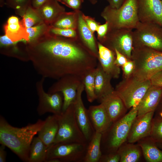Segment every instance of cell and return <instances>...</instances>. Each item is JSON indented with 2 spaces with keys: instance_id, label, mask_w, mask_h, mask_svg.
I'll return each instance as SVG.
<instances>
[{
  "instance_id": "cell-1",
  "label": "cell",
  "mask_w": 162,
  "mask_h": 162,
  "mask_svg": "<svg viewBox=\"0 0 162 162\" xmlns=\"http://www.w3.org/2000/svg\"><path fill=\"white\" fill-rule=\"evenodd\" d=\"M29 61L38 74L44 78L58 80L69 75L83 78L96 68L97 57L78 36L68 38L48 33L25 44Z\"/></svg>"
},
{
  "instance_id": "cell-2",
  "label": "cell",
  "mask_w": 162,
  "mask_h": 162,
  "mask_svg": "<svg viewBox=\"0 0 162 162\" xmlns=\"http://www.w3.org/2000/svg\"><path fill=\"white\" fill-rule=\"evenodd\" d=\"M44 123L38 119L22 128L13 126L0 116V143L9 148L22 160L28 162L30 146Z\"/></svg>"
},
{
  "instance_id": "cell-3",
  "label": "cell",
  "mask_w": 162,
  "mask_h": 162,
  "mask_svg": "<svg viewBox=\"0 0 162 162\" xmlns=\"http://www.w3.org/2000/svg\"><path fill=\"white\" fill-rule=\"evenodd\" d=\"M137 112V106L132 107L128 113L113 123L102 134L100 145L102 154L117 152L119 147L127 141Z\"/></svg>"
},
{
  "instance_id": "cell-4",
  "label": "cell",
  "mask_w": 162,
  "mask_h": 162,
  "mask_svg": "<svg viewBox=\"0 0 162 162\" xmlns=\"http://www.w3.org/2000/svg\"><path fill=\"white\" fill-rule=\"evenodd\" d=\"M131 59L135 64L132 75L139 80H150L162 70V51L146 47H134Z\"/></svg>"
},
{
  "instance_id": "cell-5",
  "label": "cell",
  "mask_w": 162,
  "mask_h": 162,
  "mask_svg": "<svg viewBox=\"0 0 162 162\" xmlns=\"http://www.w3.org/2000/svg\"><path fill=\"white\" fill-rule=\"evenodd\" d=\"M101 16L108 23V29H134L140 22L136 0H125L118 8L106 6Z\"/></svg>"
},
{
  "instance_id": "cell-6",
  "label": "cell",
  "mask_w": 162,
  "mask_h": 162,
  "mask_svg": "<svg viewBox=\"0 0 162 162\" xmlns=\"http://www.w3.org/2000/svg\"><path fill=\"white\" fill-rule=\"evenodd\" d=\"M73 103L64 112L56 115L58 123V129L53 144L64 142L88 143L76 120Z\"/></svg>"
},
{
  "instance_id": "cell-7",
  "label": "cell",
  "mask_w": 162,
  "mask_h": 162,
  "mask_svg": "<svg viewBox=\"0 0 162 162\" xmlns=\"http://www.w3.org/2000/svg\"><path fill=\"white\" fill-rule=\"evenodd\" d=\"M151 85L150 80L141 81L132 75L123 78L114 90L128 109L138 106Z\"/></svg>"
},
{
  "instance_id": "cell-8",
  "label": "cell",
  "mask_w": 162,
  "mask_h": 162,
  "mask_svg": "<svg viewBox=\"0 0 162 162\" xmlns=\"http://www.w3.org/2000/svg\"><path fill=\"white\" fill-rule=\"evenodd\" d=\"M88 143L52 144L48 148L45 162H83Z\"/></svg>"
},
{
  "instance_id": "cell-9",
  "label": "cell",
  "mask_w": 162,
  "mask_h": 162,
  "mask_svg": "<svg viewBox=\"0 0 162 162\" xmlns=\"http://www.w3.org/2000/svg\"><path fill=\"white\" fill-rule=\"evenodd\" d=\"M133 31L134 47H146L162 51V27L139 22Z\"/></svg>"
},
{
  "instance_id": "cell-10",
  "label": "cell",
  "mask_w": 162,
  "mask_h": 162,
  "mask_svg": "<svg viewBox=\"0 0 162 162\" xmlns=\"http://www.w3.org/2000/svg\"><path fill=\"white\" fill-rule=\"evenodd\" d=\"M101 44L114 52L117 50L128 59L131 60L134 48L132 29H108L105 39Z\"/></svg>"
},
{
  "instance_id": "cell-11",
  "label": "cell",
  "mask_w": 162,
  "mask_h": 162,
  "mask_svg": "<svg viewBox=\"0 0 162 162\" xmlns=\"http://www.w3.org/2000/svg\"><path fill=\"white\" fill-rule=\"evenodd\" d=\"M45 78L42 77L36 83V88L38 98L37 112L39 116L47 112L55 115L61 114L62 112L63 97L60 92L52 94L46 93L44 88Z\"/></svg>"
},
{
  "instance_id": "cell-12",
  "label": "cell",
  "mask_w": 162,
  "mask_h": 162,
  "mask_svg": "<svg viewBox=\"0 0 162 162\" xmlns=\"http://www.w3.org/2000/svg\"><path fill=\"white\" fill-rule=\"evenodd\" d=\"M83 78L72 75L63 76L58 80L48 89L47 93L60 92L63 94L62 112H64L76 99L78 89L82 82Z\"/></svg>"
},
{
  "instance_id": "cell-13",
  "label": "cell",
  "mask_w": 162,
  "mask_h": 162,
  "mask_svg": "<svg viewBox=\"0 0 162 162\" xmlns=\"http://www.w3.org/2000/svg\"><path fill=\"white\" fill-rule=\"evenodd\" d=\"M140 22L162 27V2L160 0H136Z\"/></svg>"
},
{
  "instance_id": "cell-14",
  "label": "cell",
  "mask_w": 162,
  "mask_h": 162,
  "mask_svg": "<svg viewBox=\"0 0 162 162\" xmlns=\"http://www.w3.org/2000/svg\"><path fill=\"white\" fill-rule=\"evenodd\" d=\"M84 90L82 82L78 89L76 98L73 103L77 122L88 143L95 132L90 122L88 110L85 108L82 99V94Z\"/></svg>"
},
{
  "instance_id": "cell-15",
  "label": "cell",
  "mask_w": 162,
  "mask_h": 162,
  "mask_svg": "<svg viewBox=\"0 0 162 162\" xmlns=\"http://www.w3.org/2000/svg\"><path fill=\"white\" fill-rule=\"evenodd\" d=\"M154 113V111H151L141 116H137L131 127L128 142L134 143L150 136Z\"/></svg>"
},
{
  "instance_id": "cell-16",
  "label": "cell",
  "mask_w": 162,
  "mask_h": 162,
  "mask_svg": "<svg viewBox=\"0 0 162 162\" xmlns=\"http://www.w3.org/2000/svg\"><path fill=\"white\" fill-rule=\"evenodd\" d=\"M98 59L104 71L112 78L118 79L121 73L120 67L115 64V52L109 49L98 41Z\"/></svg>"
},
{
  "instance_id": "cell-17",
  "label": "cell",
  "mask_w": 162,
  "mask_h": 162,
  "mask_svg": "<svg viewBox=\"0 0 162 162\" xmlns=\"http://www.w3.org/2000/svg\"><path fill=\"white\" fill-rule=\"evenodd\" d=\"M99 102L104 106L112 123L124 116L128 109L115 90L103 98Z\"/></svg>"
},
{
  "instance_id": "cell-18",
  "label": "cell",
  "mask_w": 162,
  "mask_h": 162,
  "mask_svg": "<svg viewBox=\"0 0 162 162\" xmlns=\"http://www.w3.org/2000/svg\"><path fill=\"white\" fill-rule=\"evenodd\" d=\"M162 98V87L151 85L139 103L138 116L155 111Z\"/></svg>"
},
{
  "instance_id": "cell-19",
  "label": "cell",
  "mask_w": 162,
  "mask_h": 162,
  "mask_svg": "<svg viewBox=\"0 0 162 162\" xmlns=\"http://www.w3.org/2000/svg\"><path fill=\"white\" fill-rule=\"evenodd\" d=\"M88 112L95 132L103 134L113 123L101 104L98 105L90 106L88 110Z\"/></svg>"
},
{
  "instance_id": "cell-20",
  "label": "cell",
  "mask_w": 162,
  "mask_h": 162,
  "mask_svg": "<svg viewBox=\"0 0 162 162\" xmlns=\"http://www.w3.org/2000/svg\"><path fill=\"white\" fill-rule=\"evenodd\" d=\"M112 79L104 71L98 62L95 76V93L96 100L99 102L103 98L114 91L111 83Z\"/></svg>"
},
{
  "instance_id": "cell-21",
  "label": "cell",
  "mask_w": 162,
  "mask_h": 162,
  "mask_svg": "<svg viewBox=\"0 0 162 162\" xmlns=\"http://www.w3.org/2000/svg\"><path fill=\"white\" fill-rule=\"evenodd\" d=\"M82 13L80 10L78 14L77 29L78 37L85 46L98 58V41L83 19Z\"/></svg>"
},
{
  "instance_id": "cell-22",
  "label": "cell",
  "mask_w": 162,
  "mask_h": 162,
  "mask_svg": "<svg viewBox=\"0 0 162 162\" xmlns=\"http://www.w3.org/2000/svg\"><path fill=\"white\" fill-rule=\"evenodd\" d=\"M36 10L44 22L50 26L65 11L57 0H50Z\"/></svg>"
},
{
  "instance_id": "cell-23",
  "label": "cell",
  "mask_w": 162,
  "mask_h": 162,
  "mask_svg": "<svg viewBox=\"0 0 162 162\" xmlns=\"http://www.w3.org/2000/svg\"><path fill=\"white\" fill-rule=\"evenodd\" d=\"M58 129V123L56 116L53 114L48 116L38 133V136L49 147L52 144Z\"/></svg>"
},
{
  "instance_id": "cell-24",
  "label": "cell",
  "mask_w": 162,
  "mask_h": 162,
  "mask_svg": "<svg viewBox=\"0 0 162 162\" xmlns=\"http://www.w3.org/2000/svg\"><path fill=\"white\" fill-rule=\"evenodd\" d=\"M140 147L144 157L148 162H162V150L156 142L149 136L137 142Z\"/></svg>"
},
{
  "instance_id": "cell-25",
  "label": "cell",
  "mask_w": 162,
  "mask_h": 162,
  "mask_svg": "<svg viewBox=\"0 0 162 162\" xmlns=\"http://www.w3.org/2000/svg\"><path fill=\"white\" fill-rule=\"evenodd\" d=\"M4 29L5 34L12 40L16 41L24 39L27 41L28 35L26 28L16 16L9 17L4 25Z\"/></svg>"
},
{
  "instance_id": "cell-26",
  "label": "cell",
  "mask_w": 162,
  "mask_h": 162,
  "mask_svg": "<svg viewBox=\"0 0 162 162\" xmlns=\"http://www.w3.org/2000/svg\"><path fill=\"white\" fill-rule=\"evenodd\" d=\"M120 156V162H136L142 156V150L137 144L126 143L123 144L117 151Z\"/></svg>"
},
{
  "instance_id": "cell-27",
  "label": "cell",
  "mask_w": 162,
  "mask_h": 162,
  "mask_svg": "<svg viewBox=\"0 0 162 162\" xmlns=\"http://www.w3.org/2000/svg\"><path fill=\"white\" fill-rule=\"evenodd\" d=\"M102 134L95 132L88 143L83 162H99L102 154L100 145Z\"/></svg>"
},
{
  "instance_id": "cell-28",
  "label": "cell",
  "mask_w": 162,
  "mask_h": 162,
  "mask_svg": "<svg viewBox=\"0 0 162 162\" xmlns=\"http://www.w3.org/2000/svg\"><path fill=\"white\" fill-rule=\"evenodd\" d=\"M48 148L38 136L34 137L30 147L28 162H45Z\"/></svg>"
},
{
  "instance_id": "cell-29",
  "label": "cell",
  "mask_w": 162,
  "mask_h": 162,
  "mask_svg": "<svg viewBox=\"0 0 162 162\" xmlns=\"http://www.w3.org/2000/svg\"><path fill=\"white\" fill-rule=\"evenodd\" d=\"M80 10L63 12L50 25L58 28H70L76 30L77 28L78 14Z\"/></svg>"
},
{
  "instance_id": "cell-30",
  "label": "cell",
  "mask_w": 162,
  "mask_h": 162,
  "mask_svg": "<svg viewBox=\"0 0 162 162\" xmlns=\"http://www.w3.org/2000/svg\"><path fill=\"white\" fill-rule=\"evenodd\" d=\"M96 68L87 73L83 77L82 80V82L84 85L87 100L90 103L96 100L95 93Z\"/></svg>"
},
{
  "instance_id": "cell-31",
  "label": "cell",
  "mask_w": 162,
  "mask_h": 162,
  "mask_svg": "<svg viewBox=\"0 0 162 162\" xmlns=\"http://www.w3.org/2000/svg\"><path fill=\"white\" fill-rule=\"evenodd\" d=\"M21 17L22 19L20 21L25 28L44 23L36 9L32 8L31 5L27 8Z\"/></svg>"
},
{
  "instance_id": "cell-32",
  "label": "cell",
  "mask_w": 162,
  "mask_h": 162,
  "mask_svg": "<svg viewBox=\"0 0 162 162\" xmlns=\"http://www.w3.org/2000/svg\"><path fill=\"white\" fill-rule=\"evenodd\" d=\"M50 26L45 23L26 28L28 35V39L27 42L34 41L47 34Z\"/></svg>"
},
{
  "instance_id": "cell-33",
  "label": "cell",
  "mask_w": 162,
  "mask_h": 162,
  "mask_svg": "<svg viewBox=\"0 0 162 162\" xmlns=\"http://www.w3.org/2000/svg\"><path fill=\"white\" fill-rule=\"evenodd\" d=\"M31 0H4L5 5L14 9L16 14L21 16L31 5Z\"/></svg>"
},
{
  "instance_id": "cell-34",
  "label": "cell",
  "mask_w": 162,
  "mask_h": 162,
  "mask_svg": "<svg viewBox=\"0 0 162 162\" xmlns=\"http://www.w3.org/2000/svg\"><path fill=\"white\" fill-rule=\"evenodd\" d=\"M150 136L156 142L162 143V119L153 118Z\"/></svg>"
},
{
  "instance_id": "cell-35",
  "label": "cell",
  "mask_w": 162,
  "mask_h": 162,
  "mask_svg": "<svg viewBox=\"0 0 162 162\" xmlns=\"http://www.w3.org/2000/svg\"><path fill=\"white\" fill-rule=\"evenodd\" d=\"M48 33L53 35L68 38H76L78 37L77 29L58 28L50 26Z\"/></svg>"
},
{
  "instance_id": "cell-36",
  "label": "cell",
  "mask_w": 162,
  "mask_h": 162,
  "mask_svg": "<svg viewBox=\"0 0 162 162\" xmlns=\"http://www.w3.org/2000/svg\"><path fill=\"white\" fill-rule=\"evenodd\" d=\"M123 77L128 78L132 75L135 69L134 62L132 60H129L122 67Z\"/></svg>"
},
{
  "instance_id": "cell-37",
  "label": "cell",
  "mask_w": 162,
  "mask_h": 162,
  "mask_svg": "<svg viewBox=\"0 0 162 162\" xmlns=\"http://www.w3.org/2000/svg\"><path fill=\"white\" fill-rule=\"evenodd\" d=\"M120 156L117 152L102 154L99 162H118Z\"/></svg>"
},
{
  "instance_id": "cell-38",
  "label": "cell",
  "mask_w": 162,
  "mask_h": 162,
  "mask_svg": "<svg viewBox=\"0 0 162 162\" xmlns=\"http://www.w3.org/2000/svg\"><path fill=\"white\" fill-rule=\"evenodd\" d=\"M27 42V41L24 39L16 41H13L5 34L1 36L0 37V48L14 46L22 43L26 44Z\"/></svg>"
},
{
  "instance_id": "cell-39",
  "label": "cell",
  "mask_w": 162,
  "mask_h": 162,
  "mask_svg": "<svg viewBox=\"0 0 162 162\" xmlns=\"http://www.w3.org/2000/svg\"><path fill=\"white\" fill-rule=\"evenodd\" d=\"M108 23L106 22L102 25H99L97 28V38L98 41L102 43L105 39L108 30Z\"/></svg>"
},
{
  "instance_id": "cell-40",
  "label": "cell",
  "mask_w": 162,
  "mask_h": 162,
  "mask_svg": "<svg viewBox=\"0 0 162 162\" xmlns=\"http://www.w3.org/2000/svg\"><path fill=\"white\" fill-rule=\"evenodd\" d=\"M82 16L89 28L94 33L96 31L98 26L100 23L96 21L95 18L86 16L83 13Z\"/></svg>"
},
{
  "instance_id": "cell-41",
  "label": "cell",
  "mask_w": 162,
  "mask_h": 162,
  "mask_svg": "<svg viewBox=\"0 0 162 162\" xmlns=\"http://www.w3.org/2000/svg\"><path fill=\"white\" fill-rule=\"evenodd\" d=\"M84 0H62L59 2L74 11L80 10Z\"/></svg>"
},
{
  "instance_id": "cell-42",
  "label": "cell",
  "mask_w": 162,
  "mask_h": 162,
  "mask_svg": "<svg viewBox=\"0 0 162 162\" xmlns=\"http://www.w3.org/2000/svg\"><path fill=\"white\" fill-rule=\"evenodd\" d=\"M116 55L115 64L119 67H122L129 60L117 50H115Z\"/></svg>"
},
{
  "instance_id": "cell-43",
  "label": "cell",
  "mask_w": 162,
  "mask_h": 162,
  "mask_svg": "<svg viewBox=\"0 0 162 162\" xmlns=\"http://www.w3.org/2000/svg\"><path fill=\"white\" fill-rule=\"evenodd\" d=\"M150 80L152 85L162 87V70L153 75Z\"/></svg>"
},
{
  "instance_id": "cell-44",
  "label": "cell",
  "mask_w": 162,
  "mask_h": 162,
  "mask_svg": "<svg viewBox=\"0 0 162 162\" xmlns=\"http://www.w3.org/2000/svg\"><path fill=\"white\" fill-rule=\"evenodd\" d=\"M109 5L112 8H118L123 4L125 0H106Z\"/></svg>"
},
{
  "instance_id": "cell-45",
  "label": "cell",
  "mask_w": 162,
  "mask_h": 162,
  "mask_svg": "<svg viewBox=\"0 0 162 162\" xmlns=\"http://www.w3.org/2000/svg\"><path fill=\"white\" fill-rule=\"evenodd\" d=\"M50 0H31V6L37 9Z\"/></svg>"
},
{
  "instance_id": "cell-46",
  "label": "cell",
  "mask_w": 162,
  "mask_h": 162,
  "mask_svg": "<svg viewBox=\"0 0 162 162\" xmlns=\"http://www.w3.org/2000/svg\"><path fill=\"white\" fill-rule=\"evenodd\" d=\"M5 146L1 144L0 146V162L6 161V153L5 150Z\"/></svg>"
},
{
  "instance_id": "cell-47",
  "label": "cell",
  "mask_w": 162,
  "mask_h": 162,
  "mask_svg": "<svg viewBox=\"0 0 162 162\" xmlns=\"http://www.w3.org/2000/svg\"><path fill=\"white\" fill-rule=\"evenodd\" d=\"M155 112V117L162 119V98L156 108Z\"/></svg>"
},
{
  "instance_id": "cell-48",
  "label": "cell",
  "mask_w": 162,
  "mask_h": 162,
  "mask_svg": "<svg viewBox=\"0 0 162 162\" xmlns=\"http://www.w3.org/2000/svg\"><path fill=\"white\" fill-rule=\"evenodd\" d=\"M92 4H95L98 1V0H88Z\"/></svg>"
},
{
  "instance_id": "cell-49",
  "label": "cell",
  "mask_w": 162,
  "mask_h": 162,
  "mask_svg": "<svg viewBox=\"0 0 162 162\" xmlns=\"http://www.w3.org/2000/svg\"><path fill=\"white\" fill-rule=\"evenodd\" d=\"M5 5L4 0H0V6L2 7Z\"/></svg>"
},
{
  "instance_id": "cell-50",
  "label": "cell",
  "mask_w": 162,
  "mask_h": 162,
  "mask_svg": "<svg viewBox=\"0 0 162 162\" xmlns=\"http://www.w3.org/2000/svg\"><path fill=\"white\" fill-rule=\"evenodd\" d=\"M156 144L158 147L162 150V143L156 142Z\"/></svg>"
},
{
  "instance_id": "cell-51",
  "label": "cell",
  "mask_w": 162,
  "mask_h": 162,
  "mask_svg": "<svg viewBox=\"0 0 162 162\" xmlns=\"http://www.w3.org/2000/svg\"><path fill=\"white\" fill-rule=\"evenodd\" d=\"M61 0H57V1H58V2H60Z\"/></svg>"
},
{
  "instance_id": "cell-52",
  "label": "cell",
  "mask_w": 162,
  "mask_h": 162,
  "mask_svg": "<svg viewBox=\"0 0 162 162\" xmlns=\"http://www.w3.org/2000/svg\"><path fill=\"white\" fill-rule=\"evenodd\" d=\"M162 2V0H160Z\"/></svg>"
}]
</instances>
